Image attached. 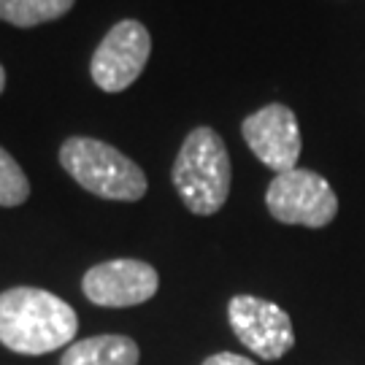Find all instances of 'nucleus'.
Listing matches in <instances>:
<instances>
[{
  "label": "nucleus",
  "instance_id": "nucleus-1",
  "mask_svg": "<svg viewBox=\"0 0 365 365\" xmlns=\"http://www.w3.org/2000/svg\"><path fill=\"white\" fill-rule=\"evenodd\" d=\"M78 317L63 298L38 287L0 292V344L16 354H49L71 346Z\"/></svg>",
  "mask_w": 365,
  "mask_h": 365
},
{
  "label": "nucleus",
  "instance_id": "nucleus-2",
  "mask_svg": "<svg viewBox=\"0 0 365 365\" xmlns=\"http://www.w3.org/2000/svg\"><path fill=\"white\" fill-rule=\"evenodd\" d=\"M170 176L187 211L197 217L217 214L230 195L233 182L230 155L220 133L206 125L187 133Z\"/></svg>",
  "mask_w": 365,
  "mask_h": 365
},
{
  "label": "nucleus",
  "instance_id": "nucleus-3",
  "mask_svg": "<svg viewBox=\"0 0 365 365\" xmlns=\"http://www.w3.org/2000/svg\"><path fill=\"white\" fill-rule=\"evenodd\" d=\"M60 165L66 173L84 187L92 195L103 200H141L146 195V176L128 155H122L117 146L71 135L60 146Z\"/></svg>",
  "mask_w": 365,
  "mask_h": 365
},
{
  "label": "nucleus",
  "instance_id": "nucleus-4",
  "mask_svg": "<svg viewBox=\"0 0 365 365\" xmlns=\"http://www.w3.org/2000/svg\"><path fill=\"white\" fill-rule=\"evenodd\" d=\"M265 206L271 217L282 225H303V227H327L339 214V197L325 176L309 168H292L276 173L268 184Z\"/></svg>",
  "mask_w": 365,
  "mask_h": 365
},
{
  "label": "nucleus",
  "instance_id": "nucleus-5",
  "mask_svg": "<svg viewBox=\"0 0 365 365\" xmlns=\"http://www.w3.org/2000/svg\"><path fill=\"white\" fill-rule=\"evenodd\" d=\"M152 54V36L138 19H122L92 52L90 76L103 92H125L144 73Z\"/></svg>",
  "mask_w": 365,
  "mask_h": 365
},
{
  "label": "nucleus",
  "instance_id": "nucleus-6",
  "mask_svg": "<svg viewBox=\"0 0 365 365\" xmlns=\"http://www.w3.org/2000/svg\"><path fill=\"white\" fill-rule=\"evenodd\" d=\"M227 319L235 339L260 360H282L295 346L289 314L257 295H235L227 303Z\"/></svg>",
  "mask_w": 365,
  "mask_h": 365
},
{
  "label": "nucleus",
  "instance_id": "nucleus-7",
  "mask_svg": "<svg viewBox=\"0 0 365 365\" xmlns=\"http://www.w3.org/2000/svg\"><path fill=\"white\" fill-rule=\"evenodd\" d=\"M241 135L265 168L287 173L298 165L303 138L295 111L284 103H268L241 122Z\"/></svg>",
  "mask_w": 365,
  "mask_h": 365
},
{
  "label": "nucleus",
  "instance_id": "nucleus-8",
  "mask_svg": "<svg viewBox=\"0 0 365 365\" xmlns=\"http://www.w3.org/2000/svg\"><path fill=\"white\" fill-rule=\"evenodd\" d=\"M157 287H160V276L155 268L133 257L98 262L81 279L84 298L106 309L141 306L149 298H155Z\"/></svg>",
  "mask_w": 365,
  "mask_h": 365
},
{
  "label": "nucleus",
  "instance_id": "nucleus-9",
  "mask_svg": "<svg viewBox=\"0 0 365 365\" xmlns=\"http://www.w3.org/2000/svg\"><path fill=\"white\" fill-rule=\"evenodd\" d=\"M141 349L128 336L106 333L84 341H73L63 352L60 365H138Z\"/></svg>",
  "mask_w": 365,
  "mask_h": 365
},
{
  "label": "nucleus",
  "instance_id": "nucleus-10",
  "mask_svg": "<svg viewBox=\"0 0 365 365\" xmlns=\"http://www.w3.org/2000/svg\"><path fill=\"white\" fill-rule=\"evenodd\" d=\"M76 0H0V19L14 27H36L63 19Z\"/></svg>",
  "mask_w": 365,
  "mask_h": 365
},
{
  "label": "nucleus",
  "instance_id": "nucleus-11",
  "mask_svg": "<svg viewBox=\"0 0 365 365\" xmlns=\"http://www.w3.org/2000/svg\"><path fill=\"white\" fill-rule=\"evenodd\" d=\"M30 197V179L22 165L0 146V206L14 209Z\"/></svg>",
  "mask_w": 365,
  "mask_h": 365
},
{
  "label": "nucleus",
  "instance_id": "nucleus-12",
  "mask_svg": "<svg viewBox=\"0 0 365 365\" xmlns=\"http://www.w3.org/2000/svg\"><path fill=\"white\" fill-rule=\"evenodd\" d=\"M203 365H257L255 360H249V357H241V354H233V352H217L206 357Z\"/></svg>",
  "mask_w": 365,
  "mask_h": 365
},
{
  "label": "nucleus",
  "instance_id": "nucleus-13",
  "mask_svg": "<svg viewBox=\"0 0 365 365\" xmlns=\"http://www.w3.org/2000/svg\"><path fill=\"white\" fill-rule=\"evenodd\" d=\"M3 87H6V71L0 66V92H3Z\"/></svg>",
  "mask_w": 365,
  "mask_h": 365
}]
</instances>
